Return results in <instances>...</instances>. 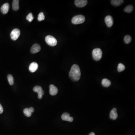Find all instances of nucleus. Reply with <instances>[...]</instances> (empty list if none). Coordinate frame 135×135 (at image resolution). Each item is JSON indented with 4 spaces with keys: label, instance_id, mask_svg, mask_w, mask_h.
Instances as JSON below:
<instances>
[{
    "label": "nucleus",
    "instance_id": "f257e3e1",
    "mask_svg": "<svg viewBox=\"0 0 135 135\" xmlns=\"http://www.w3.org/2000/svg\"><path fill=\"white\" fill-rule=\"evenodd\" d=\"M69 76L70 79L74 82L79 80L81 77V72L79 67L77 65H72L69 72Z\"/></svg>",
    "mask_w": 135,
    "mask_h": 135
},
{
    "label": "nucleus",
    "instance_id": "f03ea898",
    "mask_svg": "<svg viewBox=\"0 0 135 135\" xmlns=\"http://www.w3.org/2000/svg\"><path fill=\"white\" fill-rule=\"evenodd\" d=\"M85 18L83 15H79L75 16L71 20L72 23L74 24L83 23L85 21Z\"/></svg>",
    "mask_w": 135,
    "mask_h": 135
},
{
    "label": "nucleus",
    "instance_id": "7ed1b4c3",
    "mask_svg": "<svg viewBox=\"0 0 135 135\" xmlns=\"http://www.w3.org/2000/svg\"><path fill=\"white\" fill-rule=\"evenodd\" d=\"M102 50L99 48L94 49L92 51V56L94 59L96 61H99L102 56Z\"/></svg>",
    "mask_w": 135,
    "mask_h": 135
},
{
    "label": "nucleus",
    "instance_id": "20e7f679",
    "mask_svg": "<svg viewBox=\"0 0 135 135\" xmlns=\"http://www.w3.org/2000/svg\"><path fill=\"white\" fill-rule=\"evenodd\" d=\"M45 40L47 43L51 46H55L57 44L56 39L51 35L47 36L46 37Z\"/></svg>",
    "mask_w": 135,
    "mask_h": 135
},
{
    "label": "nucleus",
    "instance_id": "39448f33",
    "mask_svg": "<svg viewBox=\"0 0 135 135\" xmlns=\"http://www.w3.org/2000/svg\"><path fill=\"white\" fill-rule=\"evenodd\" d=\"M20 35V32L18 29H14L11 33V38L12 40L16 41L18 39Z\"/></svg>",
    "mask_w": 135,
    "mask_h": 135
},
{
    "label": "nucleus",
    "instance_id": "423d86ee",
    "mask_svg": "<svg viewBox=\"0 0 135 135\" xmlns=\"http://www.w3.org/2000/svg\"><path fill=\"white\" fill-rule=\"evenodd\" d=\"M33 90L35 92H37L38 94V97L39 99H41L43 97V95L44 94V91L43 89L40 86H36L34 87Z\"/></svg>",
    "mask_w": 135,
    "mask_h": 135
},
{
    "label": "nucleus",
    "instance_id": "0eeeda50",
    "mask_svg": "<svg viewBox=\"0 0 135 135\" xmlns=\"http://www.w3.org/2000/svg\"><path fill=\"white\" fill-rule=\"evenodd\" d=\"M75 5L79 8H83L86 6L87 3V0H75L74 2Z\"/></svg>",
    "mask_w": 135,
    "mask_h": 135
},
{
    "label": "nucleus",
    "instance_id": "6e6552de",
    "mask_svg": "<svg viewBox=\"0 0 135 135\" xmlns=\"http://www.w3.org/2000/svg\"><path fill=\"white\" fill-rule=\"evenodd\" d=\"M105 22L107 27H111L113 24V20L112 17L110 16H108L105 18Z\"/></svg>",
    "mask_w": 135,
    "mask_h": 135
},
{
    "label": "nucleus",
    "instance_id": "1a4fd4ad",
    "mask_svg": "<svg viewBox=\"0 0 135 135\" xmlns=\"http://www.w3.org/2000/svg\"><path fill=\"white\" fill-rule=\"evenodd\" d=\"M41 46L38 44H35L32 47L31 51L32 53L35 54L38 53L41 50Z\"/></svg>",
    "mask_w": 135,
    "mask_h": 135
},
{
    "label": "nucleus",
    "instance_id": "9d476101",
    "mask_svg": "<svg viewBox=\"0 0 135 135\" xmlns=\"http://www.w3.org/2000/svg\"><path fill=\"white\" fill-rule=\"evenodd\" d=\"M62 119L65 121H69L72 122L73 121V118L72 117H70V115L68 113H65L62 114L61 116Z\"/></svg>",
    "mask_w": 135,
    "mask_h": 135
},
{
    "label": "nucleus",
    "instance_id": "9b49d317",
    "mask_svg": "<svg viewBox=\"0 0 135 135\" xmlns=\"http://www.w3.org/2000/svg\"><path fill=\"white\" fill-rule=\"evenodd\" d=\"M50 94L52 96L56 95L58 93V89L53 84L50 85L49 86Z\"/></svg>",
    "mask_w": 135,
    "mask_h": 135
},
{
    "label": "nucleus",
    "instance_id": "f8f14e48",
    "mask_svg": "<svg viewBox=\"0 0 135 135\" xmlns=\"http://www.w3.org/2000/svg\"><path fill=\"white\" fill-rule=\"evenodd\" d=\"M9 8H10V5L9 3H6L3 4L0 8V10L1 12L3 14H6L9 11Z\"/></svg>",
    "mask_w": 135,
    "mask_h": 135
},
{
    "label": "nucleus",
    "instance_id": "ddd939ff",
    "mask_svg": "<svg viewBox=\"0 0 135 135\" xmlns=\"http://www.w3.org/2000/svg\"><path fill=\"white\" fill-rule=\"evenodd\" d=\"M38 65L36 62H34L30 64L29 67V70L31 72H35L38 69Z\"/></svg>",
    "mask_w": 135,
    "mask_h": 135
},
{
    "label": "nucleus",
    "instance_id": "4468645a",
    "mask_svg": "<svg viewBox=\"0 0 135 135\" xmlns=\"http://www.w3.org/2000/svg\"><path fill=\"white\" fill-rule=\"evenodd\" d=\"M110 117L111 119L113 120H115L117 119L118 117V115L116 108H114L111 110L110 114Z\"/></svg>",
    "mask_w": 135,
    "mask_h": 135
},
{
    "label": "nucleus",
    "instance_id": "2eb2a0df",
    "mask_svg": "<svg viewBox=\"0 0 135 135\" xmlns=\"http://www.w3.org/2000/svg\"><path fill=\"white\" fill-rule=\"evenodd\" d=\"M19 0H14L12 4L13 9L14 11L18 10L19 9Z\"/></svg>",
    "mask_w": 135,
    "mask_h": 135
},
{
    "label": "nucleus",
    "instance_id": "dca6fc26",
    "mask_svg": "<svg viewBox=\"0 0 135 135\" xmlns=\"http://www.w3.org/2000/svg\"><path fill=\"white\" fill-rule=\"evenodd\" d=\"M111 1L112 5L115 6H119L124 2L123 0H112Z\"/></svg>",
    "mask_w": 135,
    "mask_h": 135
},
{
    "label": "nucleus",
    "instance_id": "f3484780",
    "mask_svg": "<svg viewBox=\"0 0 135 135\" xmlns=\"http://www.w3.org/2000/svg\"><path fill=\"white\" fill-rule=\"evenodd\" d=\"M102 84L104 87H107L111 85V82L107 79H103L102 81Z\"/></svg>",
    "mask_w": 135,
    "mask_h": 135
},
{
    "label": "nucleus",
    "instance_id": "a211bd4d",
    "mask_svg": "<svg viewBox=\"0 0 135 135\" xmlns=\"http://www.w3.org/2000/svg\"><path fill=\"white\" fill-rule=\"evenodd\" d=\"M133 6L132 5H130L126 6L124 10L125 12L127 13H131L133 10Z\"/></svg>",
    "mask_w": 135,
    "mask_h": 135
},
{
    "label": "nucleus",
    "instance_id": "6ab92c4d",
    "mask_svg": "<svg viewBox=\"0 0 135 135\" xmlns=\"http://www.w3.org/2000/svg\"><path fill=\"white\" fill-rule=\"evenodd\" d=\"M7 78L10 85H13L14 83V79L13 77L11 74H9L7 76Z\"/></svg>",
    "mask_w": 135,
    "mask_h": 135
},
{
    "label": "nucleus",
    "instance_id": "aec40b11",
    "mask_svg": "<svg viewBox=\"0 0 135 135\" xmlns=\"http://www.w3.org/2000/svg\"><path fill=\"white\" fill-rule=\"evenodd\" d=\"M132 40V38L130 36L127 35L124 37V41L125 43L126 44H128L131 43Z\"/></svg>",
    "mask_w": 135,
    "mask_h": 135
},
{
    "label": "nucleus",
    "instance_id": "412c9836",
    "mask_svg": "<svg viewBox=\"0 0 135 135\" xmlns=\"http://www.w3.org/2000/svg\"><path fill=\"white\" fill-rule=\"evenodd\" d=\"M23 113L24 115L28 117H30L31 116L32 113L30 111V110H29V108H26L24 109Z\"/></svg>",
    "mask_w": 135,
    "mask_h": 135
},
{
    "label": "nucleus",
    "instance_id": "4be33fe9",
    "mask_svg": "<svg viewBox=\"0 0 135 135\" xmlns=\"http://www.w3.org/2000/svg\"><path fill=\"white\" fill-rule=\"evenodd\" d=\"M125 69V66L123 64L120 63L118 65V71L119 72H121L124 71Z\"/></svg>",
    "mask_w": 135,
    "mask_h": 135
},
{
    "label": "nucleus",
    "instance_id": "5701e85b",
    "mask_svg": "<svg viewBox=\"0 0 135 135\" xmlns=\"http://www.w3.org/2000/svg\"><path fill=\"white\" fill-rule=\"evenodd\" d=\"M45 19V16L44 14L43 13L41 12L39 14L38 16V20L39 21H42Z\"/></svg>",
    "mask_w": 135,
    "mask_h": 135
},
{
    "label": "nucleus",
    "instance_id": "b1692460",
    "mask_svg": "<svg viewBox=\"0 0 135 135\" xmlns=\"http://www.w3.org/2000/svg\"><path fill=\"white\" fill-rule=\"evenodd\" d=\"M26 18L27 20H28L29 22H32L34 20V17L32 14V13H30L27 16Z\"/></svg>",
    "mask_w": 135,
    "mask_h": 135
},
{
    "label": "nucleus",
    "instance_id": "393cba45",
    "mask_svg": "<svg viewBox=\"0 0 135 135\" xmlns=\"http://www.w3.org/2000/svg\"><path fill=\"white\" fill-rule=\"evenodd\" d=\"M3 109L2 106L1 105V104H0V114H2L3 112Z\"/></svg>",
    "mask_w": 135,
    "mask_h": 135
},
{
    "label": "nucleus",
    "instance_id": "a878e982",
    "mask_svg": "<svg viewBox=\"0 0 135 135\" xmlns=\"http://www.w3.org/2000/svg\"><path fill=\"white\" fill-rule=\"evenodd\" d=\"M29 108V110H30L31 112L32 113L34 112V108L32 107H31Z\"/></svg>",
    "mask_w": 135,
    "mask_h": 135
},
{
    "label": "nucleus",
    "instance_id": "bb28decb",
    "mask_svg": "<svg viewBox=\"0 0 135 135\" xmlns=\"http://www.w3.org/2000/svg\"><path fill=\"white\" fill-rule=\"evenodd\" d=\"M89 135H95V134L94 133H93V132H92V133H90Z\"/></svg>",
    "mask_w": 135,
    "mask_h": 135
}]
</instances>
